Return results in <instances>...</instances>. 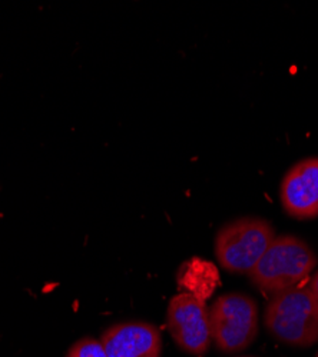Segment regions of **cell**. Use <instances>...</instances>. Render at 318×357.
Wrapping results in <instances>:
<instances>
[{"label": "cell", "mask_w": 318, "mask_h": 357, "mask_svg": "<svg viewBox=\"0 0 318 357\" xmlns=\"http://www.w3.org/2000/svg\"><path fill=\"white\" fill-rule=\"evenodd\" d=\"M284 211L296 219L318 216V156L297 162L284 174L280 186Z\"/></svg>", "instance_id": "cell-6"}, {"label": "cell", "mask_w": 318, "mask_h": 357, "mask_svg": "<svg viewBox=\"0 0 318 357\" xmlns=\"http://www.w3.org/2000/svg\"><path fill=\"white\" fill-rule=\"evenodd\" d=\"M101 343L108 357H161L162 336L151 323L127 321L110 326Z\"/></svg>", "instance_id": "cell-7"}, {"label": "cell", "mask_w": 318, "mask_h": 357, "mask_svg": "<svg viewBox=\"0 0 318 357\" xmlns=\"http://www.w3.org/2000/svg\"><path fill=\"white\" fill-rule=\"evenodd\" d=\"M168 331L175 343L191 354H201L212 343L210 312L205 302L192 293H180L169 302Z\"/></svg>", "instance_id": "cell-5"}, {"label": "cell", "mask_w": 318, "mask_h": 357, "mask_svg": "<svg viewBox=\"0 0 318 357\" xmlns=\"http://www.w3.org/2000/svg\"><path fill=\"white\" fill-rule=\"evenodd\" d=\"M274 239L275 230L264 219L241 218L229 222L215 237L217 260L231 273L248 275Z\"/></svg>", "instance_id": "cell-3"}, {"label": "cell", "mask_w": 318, "mask_h": 357, "mask_svg": "<svg viewBox=\"0 0 318 357\" xmlns=\"http://www.w3.org/2000/svg\"><path fill=\"white\" fill-rule=\"evenodd\" d=\"M66 357H108V356L99 340L86 337L76 342L68 351Z\"/></svg>", "instance_id": "cell-8"}, {"label": "cell", "mask_w": 318, "mask_h": 357, "mask_svg": "<svg viewBox=\"0 0 318 357\" xmlns=\"http://www.w3.org/2000/svg\"><path fill=\"white\" fill-rule=\"evenodd\" d=\"M264 324L273 337L293 347H310L318 342V302L310 286H296L273 294L264 313Z\"/></svg>", "instance_id": "cell-2"}, {"label": "cell", "mask_w": 318, "mask_h": 357, "mask_svg": "<svg viewBox=\"0 0 318 357\" xmlns=\"http://www.w3.org/2000/svg\"><path fill=\"white\" fill-rule=\"evenodd\" d=\"M312 248L293 234L275 236L263 257L248 273L251 283L270 294L300 286L317 267Z\"/></svg>", "instance_id": "cell-1"}, {"label": "cell", "mask_w": 318, "mask_h": 357, "mask_svg": "<svg viewBox=\"0 0 318 357\" xmlns=\"http://www.w3.org/2000/svg\"><path fill=\"white\" fill-rule=\"evenodd\" d=\"M208 312L211 337L219 350L241 351L256 339L259 313L252 297L244 293L222 294Z\"/></svg>", "instance_id": "cell-4"}, {"label": "cell", "mask_w": 318, "mask_h": 357, "mask_svg": "<svg viewBox=\"0 0 318 357\" xmlns=\"http://www.w3.org/2000/svg\"><path fill=\"white\" fill-rule=\"evenodd\" d=\"M243 357H252V356H243Z\"/></svg>", "instance_id": "cell-10"}, {"label": "cell", "mask_w": 318, "mask_h": 357, "mask_svg": "<svg viewBox=\"0 0 318 357\" xmlns=\"http://www.w3.org/2000/svg\"><path fill=\"white\" fill-rule=\"evenodd\" d=\"M308 286H310L312 294L315 296V299H317V302H318V271H317L315 275L312 276V279H311V282H310Z\"/></svg>", "instance_id": "cell-9"}, {"label": "cell", "mask_w": 318, "mask_h": 357, "mask_svg": "<svg viewBox=\"0 0 318 357\" xmlns=\"http://www.w3.org/2000/svg\"><path fill=\"white\" fill-rule=\"evenodd\" d=\"M315 357H318V353H317V356H315Z\"/></svg>", "instance_id": "cell-11"}]
</instances>
